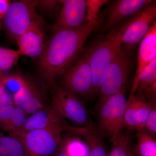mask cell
I'll use <instances>...</instances> for the list:
<instances>
[{"label":"cell","mask_w":156,"mask_h":156,"mask_svg":"<svg viewBox=\"0 0 156 156\" xmlns=\"http://www.w3.org/2000/svg\"><path fill=\"white\" fill-rule=\"evenodd\" d=\"M101 22L98 18L95 22H87L78 28L54 32L39 58L41 73L48 84L53 86L74 63L87 39Z\"/></svg>","instance_id":"cell-1"},{"label":"cell","mask_w":156,"mask_h":156,"mask_svg":"<svg viewBox=\"0 0 156 156\" xmlns=\"http://www.w3.org/2000/svg\"><path fill=\"white\" fill-rule=\"evenodd\" d=\"M137 14L117 25L106 35L96 39L90 48L86 49L93 74L91 95L99 92L107 71L122 46L124 32Z\"/></svg>","instance_id":"cell-2"},{"label":"cell","mask_w":156,"mask_h":156,"mask_svg":"<svg viewBox=\"0 0 156 156\" xmlns=\"http://www.w3.org/2000/svg\"><path fill=\"white\" fill-rule=\"evenodd\" d=\"M126 87L98 104V125L101 133L114 143L123 128L127 100Z\"/></svg>","instance_id":"cell-3"},{"label":"cell","mask_w":156,"mask_h":156,"mask_svg":"<svg viewBox=\"0 0 156 156\" xmlns=\"http://www.w3.org/2000/svg\"><path fill=\"white\" fill-rule=\"evenodd\" d=\"M3 17L6 30L16 40L30 29L44 27V21L36 11L34 1L11 3Z\"/></svg>","instance_id":"cell-4"},{"label":"cell","mask_w":156,"mask_h":156,"mask_svg":"<svg viewBox=\"0 0 156 156\" xmlns=\"http://www.w3.org/2000/svg\"><path fill=\"white\" fill-rule=\"evenodd\" d=\"M92 125L91 123L84 127L71 126L55 109L51 106H48L30 115L24 125L13 136L18 137L32 130L46 129L61 133L70 131L84 136L87 135Z\"/></svg>","instance_id":"cell-5"},{"label":"cell","mask_w":156,"mask_h":156,"mask_svg":"<svg viewBox=\"0 0 156 156\" xmlns=\"http://www.w3.org/2000/svg\"><path fill=\"white\" fill-rule=\"evenodd\" d=\"M62 87L76 95H92L93 74L86 49L62 76Z\"/></svg>","instance_id":"cell-6"},{"label":"cell","mask_w":156,"mask_h":156,"mask_svg":"<svg viewBox=\"0 0 156 156\" xmlns=\"http://www.w3.org/2000/svg\"><path fill=\"white\" fill-rule=\"evenodd\" d=\"M51 106L66 119L81 126L91 124L89 113L83 103L76 95L62 87L53 88Z\"/></svg>","instance_id":"cell-7"},{"label":"cell","mask_w":156,"mask_h":156,"mask_svg":"<svg viewBox=\"0 0 156 156\" xmlns=\"http://www.w3.org/2000/svg\"><path fill=\"white\" fill-rule=\"evenodd\" d=\"M131 68L130 58L122 46L109 68L101 84L99 92L98 104L125 87Z\"/></svg>","instance_id":"cell-8"},{"label":"cell","mask_w":156,"mask_h":156,"mask_svg":"<svg viewBox=\"0 0 156 156\" xmlns=\"http://www.w3.org/2000/svg\"><path fill=\"white\" fill-rule=\"evenodd\" d=\"M61 132L46 129L29 131L18 136L28 156H54L62 142Z\"/></svg>","instance_id":"cell-9"},{"label":"cell","mask_w":156,"mask_h":156,"mask_svg":"<svg viewBox=\"0 0 156 156\" xmlns=\"http://www.w3.org/2000/svg\"><path fill=\"white\" fill-rule=\"evenodd\" d=\"M156 5L153 1L137 14L123 34L122 45L126 52L133 50L145 37L156 20Z\"/></svg>","instance_id":"cell-10"},{"label":"cell","mask_w":156,"mask_h":156,"mask_svg":"<svg viewBox=\"0 0 156 156\" xmlns=\"http://www.w3.org/2000/svg\"><path fill=\"white\" fill-rule=\"evenodd\" d=\"M62 7L54 27L53 32L73 29L80 27L88 22L86 1H61Z\"/></svg>","instance_id":"cell-11"},{"label":"cell","mask_w":156,"mask_h":156,"mask_svg":"<svg viewBox=\"0 0 156 156\" xmlns=\"http://www.w3.org/2000/svg\"><path fill=\"white\" fill-rule=\"evenodd\" d=\"M153 1L151 0H118L111 6L106 22L103 26L105 31H110L119 23L131 16L140 13Z\"/></svg>","instance_id":"cell-12"},{"label":"cell","mask_w":156,"mask_h":156,"mask_svg":"<svg viewBox=\"0 0 156 156\" xmlns=\"http://www.w3.org/2000/svg\"><path fill=\"white\" fill-rule=\"evenodd\" d=\"M151 107V104L144 98L130 94L127 100L123 128L129 131L144 128Z\"/></svg>","instance_id":"cell-13"},{"label":"cell","mask_w":156,"mask_h":156,"mask_svg":"<svg viewBox=\"0 0 156 156\" xmlns=\"http://www.w3.org/2000/svg\"><path fill=\"white\" fill-rule=\"evenodd\" d=\"M15 106L30 115L48 106L43 93L35 84L27 80L22 89L13 96Z\"/></svg>","instance_id":"cell-14"},{"label":"cell","mask_w":156,"mask_h":156,"mask_svg":"<svg viewBox=\"0 0 156 156\" xmlns=\"http://www.w3.org/2000/svg\"><path fill=\"white\" fill-rule=\"evenodd\" d=\"M156 58V22L151 27L147 34L140 42L136 73L134 76L131 94H134L140 75L144 69Z\"/></svg>","instance_id":"cell-15"},{"label":"cell","mask_w":156,"mask_h":156,"mask_svg":"<svg viewBox=\"0 0 156 156\" xmlns=\"http://www.w3.org/2000/svg\"><path fill=\"white\" fill-rule=\"evenodd\" d=\"M19 51L21 55L33 58H40L45 46L43 28L34 27L23 33L17 39Z\"/></svg>","instance_id":"cell-16"},{"label":"cell","mask_w":156,"mask_h":156,"mask_svg":"<svg viewBox=\"0 0 156 156\" xmlns=\"http://www.w3.org/2000/svg\"><path fill=\"white\" fill-rule=\"evenodd\" d=\"M134 94L151 105L156 104V58L140 73Z\"/></svg>","instance_id":"cell-17"},{"label":"cell","mask_w":156,"mask_h":156,"mask_svg":"<svg viewBox=\"0 0 156 156\" xmlns=\"http://www.w3.org/2000/svg\"><path fill=\"white\" fill-rule=\"evenodd\" d=\"M14 104L0 108V131L14 136L29 116Z\"/></svg>","instance_id":"cell-18"},{"label":"cell","mask_w":156,"mask_h":156,"mask_svg":"<svg viewBox=\"0 0 156 156\" xmlns=\"http://www.w3.org/2000/svg\"><path fill=\"white\" fill-rule=\"evenodd\" d=\"M0 156H28L21 140L0 133Z\"/></svg>","instance_id":"cell-19"},{"label":"cell","mask_w":156,"mask_h":156,"mask_svg":"<svg viewBox=\"0 0 156 156\" xmlns=\"http://www.w3.org/2000/svg\"><path fill=\"white\" fill-rule=\"evenodd\" d=\"M136 152L139 156H156L155 138L144 128L136 130Z\"/></svg>","instance_id":"cell-20"},{"label":"cell","mask_w":156,"mask_h":156,"mask_svg":"<svg viewBox=\"0 0 156 156\" xmlns=\"http://www.w3.org/2000/svg\"><path fill=\"white\" fill-rule=\"evenodd\" d=\"M84 137L89 147L90 156H108L99 134L96 132L92 125L89 127L88 133Z\"/></svg>","instance_id":"cell-21"},{"label":"cell","mask_w":156,"mask_h":156,"mask_svg":"<svg viewBox=\"0 0 156 156\" xmlns=\"http://www.w3.org/2000/svg\"><path fill=\"white\" fill-rule=\"evenodd\" d=\"M21 55L19 50L0 47V78L17 63Z\"/></svg>","instance_id":"cell-22"},{"label":"cell","mask_w":156,"mask_h":156,"mask_svg":"<svg viewBox=\"0 0 156 156\" xmlns=\"http://www.w3.org/2000/svg\"><path fill=\"white\" fill-rule=\"evenodd\" d=\"M131 137L127 132L120 133L115 142L110 153L108 156H128L130 150Z\"/></svg>","instance_id":"cell-23"},{"label":"cell","mask_w":156,"mask_h":156,"mask_svg":"<svg viewBox=\"0 0 156 156\" xmlns=\"http://www.w3.org/2000/svg\"><path fill=\"white\" fill-rule=\"evenodd\" d=\"M0 80L6 89L13 96L22 89L27 80L18 74L5 76L0 78Z\"/></svg>","instance_id":"cell-24"},{"label":"cell","mask_w":156,"mask_h":156,"mask_svg":"<svg viewBox=\"0 0 156 156\" xmlns=\"http://www.w3.org/2000/svg\"><path fill=\"white\" fill-rule=\"evenodd\" d=\"M109 2L107 0L86 1L87 20L88 22H95L98 19V14L102 6Z\"/></svg>","instance_id":"cell-25"},{"label":"cell","mask_w":156,"mask_h":156,"mask_svg":"<svg viewBox=\"0 0 156 156\" xmlns=\"http://www.w3.org/2000/svg\"><path fill=\"white\" fill-rule=\"evenodd\" d=\"M144 129L155 138L156 134V105H152L149 115L144 125Z\"/></svg>","instance_id":"cell-26"},{"label":"cell","mask_w":156,"mask_h":156,"mask_svg":"<svg viewBox=\"0 0 156 156\" xmlns=\"http://www.w3.org/2000/svg\"><path fill=\"white\" fill-rule=\"evenodd\" d=\"M14 104L13 95L6 89L0 80V108Z\"/></svg>","instance_id":"cell-27"},{"label":"cell","mask_w":156,"mask_h":156,"mask_svg":"<svg viewBox=\"0 0 156 156\" xmlns=\"http://www.w3.org/2000/svg\"><path fill=\"white\" fill-rule=\"evenodd\" d=\"M36 7H38L41 9L46 10L54 9L58 4L61 3V1H35Z\"/></svg>","instance_id":"cell-28"},{"label":"cell","mask_w":156,"mask_h":156,"mask_svg":"<svg viewBox=\"0 0 156 156\" xmlns=\"http://www.w3.org/2000/svg\"><path fill=\"white\" fill-rule=\"evenodd\" d=\"M11 3L8 0H0V18L4 17Z\"/></svg>","instance_id":"cell-29"},{"label":"cell","mask_w":156,"mask_h":156,"mask_svg":"<svg viewBox=\"0 0 156 156\" xmlns=\"http://www.w3.org/2000/svg\"><path fill=\"white\" fill-rule=\"evenodd\" d=\"M54 156H69L66 151L62 142L57 152Z\"/></svg>","instance_id":"cell-30"},{"label":"cell","mask_w":156,"mask_h":156,"mask_svg":"<svg viewBox=\"0 0 156 156\" xmlns=\"http://www.w3.org/2000/svg\"><path fill=\"white\" fill-rule=\"evenodd\" d=\"M135 156V155H134V153L133 152L131 151V152H130V154H129V156Z\"/></svg>","instance_id":"cell-31"},{"label":"cell","mask_w":156,"mask_h":156,"mask_svg":"<svg viewBox=\"0 0 156 156\" xmlns=\"http://www.w3.org/2000/svg\"></svg>","instance_id":"cell-32"}]
</instances>
